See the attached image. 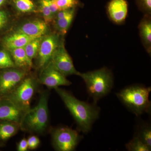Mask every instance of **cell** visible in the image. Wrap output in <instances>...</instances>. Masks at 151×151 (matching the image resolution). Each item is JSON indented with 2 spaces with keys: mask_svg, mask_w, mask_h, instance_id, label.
<instances>
[{
  "mask_svg": "<svg viewBox=\"0 0 151 151\" xmlns=\"http://www.w3.org/2000/svg\"><path fill=\"white\" fill-rule=\"evenodd\" d=\"M54 89L73 116L78 130L85 134L89 133L100 116V108L96 103L90 104L78 100L70 92L59 87Z\"/></svg>",
  "mask_w": 151,
  "mask_h": 151,
  "instance_id": "obj_1",
  "label": "cell"
},
{
  "mask_svg": "<svg viewBox=\"0 0 151 151\" xmlns=\"http://www.w3.org/2000/svg\"><path fill=\"white\" fill-rule=\"evenodd\" d=\"M151 91V87L133 85L122 89L116 95L129 111L139 116L144 113H150L149 95Z\"/></svg>",
  "mask_w": 151,
  "mask_h": 151,
  "instance_id": "obj_2",
  "label": "cell"
},
{
  "mask_svg": "<svg viewBox=\"0 0 151 151\" xmlns=\"http://www.w3.org/2000/svg\"><path fill=\"white\" fill-rule=\"evenodd\" d=\"M78 76L84 80L87 92L94 103L109 94L113 88V74L107 68L86 73L79 72Z\"/></svg>",
  "mask_w": 151,
  "mask_h": 151,
  "instance_id": "obj_3",
  "label": "cell"
},
{
  "mask_svg": "<svg viewBox=\"0 0 151 151\" xmlns=\"http://www.w3.org/2000/svg\"><path fill=\"white\" fill-rule=\"evenodd\" d=\"M48 117V96L43 93L36 106L30 108L24 114L20 128L23 131L42 133L47 127Z\"/></svg>",
  "mask_w": 151,
  "mask_h": 151,
  "instance_id": "obj_4",
  "label": "cell"
},
{
  "mask_svg": "<svg viewBox=\"0 0 151 151\" xmlns=\"http://www.w3.org/2000/svg\"><path fill=\"white\" fill-rule=\"evenodd\" d=\"M37 82L33 77H25L13 91L3 97L20 107L29 109L30 102L35 93Z\"/></svg>",
  "mask_w": 151,
  "mask_h": 151,
  "instance_id": "obj_5",
  "label": "cell"
},
{
  "mask_svg": "<svg viewBox=\"0 0 151 151\" xmlns=\"http://www.w3.org/2000/svg\"><path fill=\"white\" fill-rule=\"evenodd\" d=\"M52 145L58 151H73L83 137L77 131L66 127L57 128L52 133Z\"/></svg>",
  "mask_w": 151,
  "mask_h": 151,
  "instance_id": "obj_6",
  "label": "cell"
},
{
  "mask_svg": "<svg viewBox=\"0 0 151 151\" xmlns=\"http://www.w3.org/2000/svg\"><path fill=\"white\" fill-rule=\"evenodd\" d=\"M50 61L55 69L65 76L78 75L79 72L76 69L72 59L65 49L63 42L56 49Z\"/></svg>",
  "mask_w": 151,
  "mask_h": 151,
  "instance_id": "obj_7",
  "label": "cell"
},
{
  "mask_svg": "<svg viewBox=\"0 0 151 151\" xmlns=\"http://www.w3.org/2000/svg\"><path fill=\"white\" fill-rule=\"evenodd\" d=\"M26 71L18 67L7 68L0 73V95L10 93L26 77Z\"/></svg>",
  "mask_w": 151,
  "mask_h": 151,
  "instance_id": "obj_8",
  "label": "cell"
},
{
  "mask_svg": "<svg viewBox=\"0 0 151 151\" xmlns=\"http://www.w3.org/2000/svg\"><path fill=\"white\" fill-rule=\"evenodd\" d=\"M60 38L59 35L57 33L44 36L37 56L39 67L42 68L50 62L54 51L63 42Z\"/></svg>",
  "mask_w": 151,
  "mask_h": 151,
  "instance_id": "obj_9",
  "label": "cell"
},
{
  "mask_svg": "<svg viewBox=\"0 0 151 151\" xmlns=\"http://www.w3.org/2000/svg\"><path fill=\"white\" fill-rule=\"evenodd\" d=\"M38 81L41 84L54 89L59 86H69L72 84L66 76L53 67L50 61L42 68Z\"/></svg>",
  "mask_w": 151,
  "mask_h": 151,
  "instance_id": "obj_10",
  "label": "cell"
},
{
  "mask_svg": "<svg viewBox=\"0 0 151 151\" xmlns=\"http://www.w3.org/2000/svg\"><path fill=\"white\" fill-rule=\"evenodd\" d=\"M29 109L20 107L6 98H0L1 120L14 122L20 125Z\"/></svg>",
  "mask_w": 151,
  "mask_h": 151,
  "instance_id": "obj_11",
  "label": "cell"
},
{
  "mask_svg": "<svg viewBox=\"0 0 151 151\" xmlns=\"http://www.w3.org/2000/svg\"><path fill=\"white\" fill-rule=\"evenodd\" d=\"M48 29L47 23L45 21L35 19L25 23L19 27L16 31L30 37L38 38L45 36Z\"/></svg>",
  "mask_w": 151,
  "mask_h": 151,
  "instance_id": "obj_12",
  "label": "cell"
},
{
  "mask_svg": "<svg viewBox=\"0 0 151 151\" xmlns=\"http://www.w3.org/2000/svg\"><path fill=\"white\" fill-rule=\"evenodd\" d=\"M110 19L115 23L121 24L126 19L128 4L126 0H112L108 7Z\"/></svg>",
  "mask_w": 151,
  "mask_h": 151,
  "instance_id": "obj_13",
  "label": "cell"
},
{
  "mask_svg": "<svg viewBox=\"0 0 151 151\" xmlns=\"http://www.w3.org/2000/svg\"><path fill=\"white\" fill-rule=\"evenodd\" d=\"M36 38L30 37L19 32L16 31L4 38L3 44L9 50L24 47L28 43Z\"/></svg>",
  "mask_w": 151,
  "mask_h": 151,
  "instance_id": "obj_14",
  "label": "cell"
},
{
  "mask_svg": "<svg viewBox=\"0 0 151 151\" xmlns=\"http://www.w3.org/2000/svg\"><path fill=\"white\" fill-rule=\"evenodd\" d=\"M8 51L17 67L27 70L32 67V60L28 57L24 47L14 49Z\"/></svg>",
  "mask_w": 151,
  "mask_h": 151,
  "instance_id": "obj_15",
  "label": "cell"
},
{
  "mask_svg": "<svg viewBox=\"0 0 151 151\" xmlns=\"http://www.w3.org/2000/svg\"><path fill=\"white\" fill-rule=\"evenodd\" d=\"M142 41L149 53L151 51V21L150 15L146 14L141 21L139 26Z\"/></svg>",
  "mask_w": 151,
  "mask_h": 151,
  "instance_id": "obj_16",
  "label": "cell"
},
{
  "mask_svg": "<svg viewBox=\"0 0 151 151\" xmlns=\"http://www.w3.org/2000/svg\"><path fill=\"white\" fill-rule=\"evenodd\" d=\"M19 128V124L14 122L4 121L0 123V140L8 139L16 134Z\"/></svg>",
  "mask_w": 151,
  "mask_h": 151,
  "instance_id": "obj_17",
  "label": "cell"
},
{
  "mask_svg": "<svg viewBox=\"0 0 151 151\" xmlns=\"http://www.w3.org/2000/svg\"><path fill=\"white\" fill-rule=\"evenodd\" d=\"M75 14V9H72L70 13L62 18L54 19V26L62 35H65L70 27Z\"/></svg>",
  "mask_w": 151,
  "mask_h": 151,
  "instance_id": "obj_18",
  "label": "cell"
},
{
  "mask_svg": "<svg viewBox=\"0 0 151 151\" xmlns=\"http://www.w3.org/2000/svg\"><path fill=\"white\" fill-rule=\"evenodd\" d=\"M17 10L23 13L36 12L37 7L33 0H10Z\"/></svg>",
  "mask_w": 151,
  "mask_h": 151,
  "instance_id": "obj_19",
  "label": "cell"
},
{
  "mask_svg": "<svg viewBox=\"0 0 151 151\" xmlns=\"http://www.w3.org/2000/svg\"><path fill=\"white\" fill-rule=\"evenodd\" d=\"M134 136L151 148V127L149 123L139 124L137 127Z\"/></svg>",
  "mask_w": 151,
  "mask_h": 151,
  "instance_id": "obj_20",
  "label": "cell"
},
{
  "mask_svg": "<svg viewBox=\"0 0 151 151\" xmlns=\"http://www.w3.org/2000/svg\"><path fill=\"white\" fill-rule=\"evenodd\" d=\"M43 37L44 36L32 40L24 47L28 57L31 60L37 57L41 42Z\"/></svg>",
  "mask_w": 151,
  "mask_h": 151,
  "instance_id": "obj_21",
  "label": "cell"
},
{
  "mask_svg": "<svg viewBox=\"0 0 151 151\" xmlns=\"http://www.w3.org/2000/svg\"><path fill=\"white\" fill-rule=\"evenodd\" d=\"M127 150L129 151H150L151 148L146 145L139 138L134 136L133 139L126 144Z\"/></svg>",
  "mask_w": 151,
  "mask_h": 151,
  "instance_id": "obj_22",
  "label": "cell"
},
{
  "mask_svg": "<svg viewBox=\"0 0 151 151\" xmlns=\"http://www.w3.org/2000/svg\"><path fill=\"white\" fill-rule=\"evenodd\" d=\"M38 10L42 14L45 21L47 24L52 22L54 17L50 9L48 0H38Z\"/></svg>",
  "mask_w": 151,
  "mask_h": 151,
  "instance_id": "obj_23",
  "label": "cell"
},
{
  "mask_svg": "<svg viewBox=\"0 0 151 151\" xmlns=\"http://www.w3.org/2000/svg\"><path fill=\"white\" fill-rule=\"evenodd\" d=\"M17 67L9 52L6 50H0V69Z\"/></svg>",
  "mask_w": 151,
  "mask_h": 151,
  "instance_id": "obj_24",
  "label": "cell"
},
{
  "mask_svg": "<svg viewBox=\"0 0 151 151\" xmlns=\"http://www.w3.org/2000/svg\"><path fill=\"white\" fill-rule=\"evenodd\" d=\"M55 1L59 11L74 8L78 4V0H57Z\"/></svg>",
  "mask_w": 151,
  "mask_h": 151,
  "instance_id": "obj_25",
  "label": "cell"
},
{
  "mask_svg": "<svg viewBox=\"0 0 151 151\" xmlns=\"http://www.w3.org/2000/svg\"><path fill=\"white\" fill-rule=\"evenodd\" d=\"M137 4L139 8L146 14L150 15L151 13V0H137Z\"/></svg>",
  "mask_w": 151,
  "mask_h": 151,
  "instance_id": "obj_26",
  "label": "cell"
},
{
  "mask_svg": "<svg viewBox=\"0 0 151 151\" xmlns=\"http://www.w3.org/2000/svg\"><path fill=\"white\" fill-rule=\"evenodd\" d=\"M27 141L28 149L30 150H34L37 148L40 144L39 139L35 136H31Z\"/></svg>",
  "mask_w": 151,
  "mask_h": 151,
  "instance_id": "obj_27",
  "label": "cell"
},
{
  "mask_svg": "<svg viewBox=\"0 0 151 151\" xmlns=\"http://www.w3.org/2000/svg\"><path fill=\"white\" fill-rule=\"evenodd\" d=\"M9 20L7 13L5 11H0V30L3 29L7 25Z\"/></svg>",
  "mask_w": 151,
  "mask_h": 151,
  "instance_id": "obj_28",
  "label": "cell"
},
{
  "mask_svg": "<svg viewBox=\"0 0 151 151\" xmlns=\"http://www.w3.org/2000/svg\"><path fill=\"white\" fill-rule=\"evenodd\" d=\"M49 6L52 15L55 17L57 14L59 12V10L58 8L56 2L55 0H48Z\"/></svg>",
  "mask_w": 151,
  "mask_h": 151,
  "instance_id": "obj_29",
  "label": "cell"
},
{
  "mask_svg": "<svg viewBox=\"0 0 151 151\" xmlns=\"http://www.w3.org/2000/svg\"><path fill=\"white\" fill-rule=\"evenodd\" d=\"M28 149L27 141L26 139L24 138L19 142L17 146V151H26Z\"/></svg>",
  "mask_w": 151,
  "mask_h": 151,
  "instance_id": "obj_30",
  "label": "cell"
},
{
  "mask_svg": "<svg viewBox=\"0 0 151 151\" xmlns=\"http://www.w3.org/2000/svg\"><path fill=\"white\" fill-rule=\"evenodd\" d=\"M7 1V0H0V7L4 5Z\"/></svg>",
  "mask_w": 151,
  "mask_h": 151,
  "instance_id": "obj_31",
  "label": "cell"
},
{
  "mask_svg": "<svg viewBox=\"0 0 151 151\" xmlns=\"http://www.w3.org/2000/svg\"><path fill=\"white\" fill-rule=\"evenodd\" d=\"M55 1H57V0H55Z\"/></svg>",
  "mask_w": 151,
  "mask_h": 151,
  "instance_id": "obj_32",
  "label": "cell"
}]
</instances>
